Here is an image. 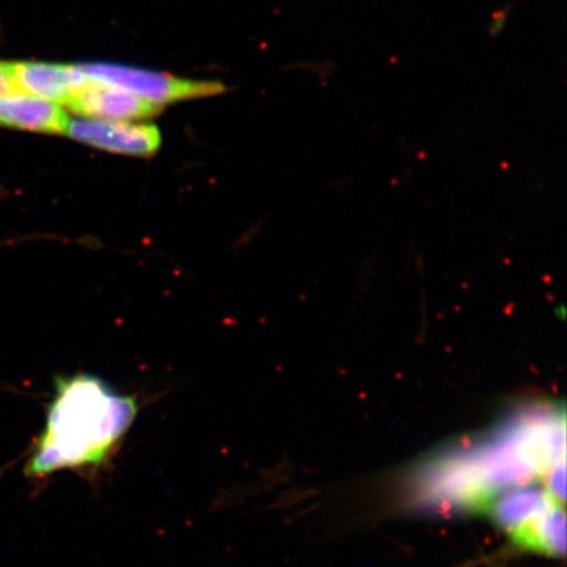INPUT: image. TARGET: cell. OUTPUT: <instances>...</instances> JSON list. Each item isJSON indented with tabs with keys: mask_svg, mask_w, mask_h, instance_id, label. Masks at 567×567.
Listing matches in <instances>:
<instances>
[{
	"mask_svg": "<svg viewBox=\"0 0 567 567\" xmlns=\"http://www.w3.org/2000/svg\"><path fill=\"white\" fill-rule=\"evenodd\" d=\"M11 74L19 92L59 105L86 81L74 65L62 63L11 62Z\"/></svg>",
	"mask_w": 567,
	"mask_h": 567,
	"instance_id": "obj_6",
	"label": "cell"
},
{
	"mask_svg": "<svg viewBox=\"0 0 567 567\" xmlns=\"http://www.w3.org/2000/svg\"><path fill=\"white\" fill-rule=\"evenodd\" d=\"M66 134L84 145L132 157H152L162 144L161 132L152 124L70 120Z\"/></svg>",
	"mask_w": 567,
	"mask_h": 567,
	"instance_id": "obj_4",
	"label": "cell"
},
{
	"mask_svg": "<svg viewBox=\"0 0 567 567\" xmlns=\"http://www.w3.org/2000/svg\"><path fill=\"white\" fill-rule=\"evenodd\" d=\"M70 117L59 104L17 92L0 96V126L47 134H66Z\"/></svg>",
	"mask_w": 567,
	"mask_h": 567,
	"instance_id": "obj_7",
	"label": "cell"
},
{
	"mask_svg": "<svg viewBox=\"0 0 567 567\" xmlns=\"http://www.w3.org/2000/svg\"><path fill=\"white\" fill-rule=\"evenodd\" d=\"M75 68L87 80L125 90L159 106L188 99L218 95L226 91L219 82L183 80L158 71L113 63H82Z\"/></svg>",
	"mask_w": 567,
	"mask_h": 567,
	"instance_id": "obj_3",
	"label": "cell"
},
{
	"mask_svg": "<svg viewBox=\"0 0 567 567\" xmlns=\"http://www.w3.org/2000/svg\"><path fill=\"white\" fill-rule=\"evenodd\" d=\"M19 92L11 74V62H0V96Z\"/></svg>",
	"mask_w": 567,
	"mask_h": 567,
	"instance_id": "obj_8",
	"label": "cell"
},
{
	"mask_svg": "<svg viewBox=\"0 0 567 567\" xmlns=\"http://www.w3.org/2000/svg\"><path fill=\"white\" fill-rule=\"evenodd\" d=\"M65 105L75 115L99 122H134L153 117L162 111V106L131 92L87 78Z\"/></svg>",
	"mask_w": 567,
	"mask_h": 567,
	"instance_id": "obj_5",
	"label": "cell"
},
{
	"mask_svg": "<svg viewBox=\"0 0 567 567\" xmlns=\"http://www.w3.org/2000/svg\"><path fill=\"white\" fill-rule=\"evenodd\" d=\"M516 547L550 557H565L566 514L542 487L519 486L496 493L481 507Z\"/></svg>",
	"mask_w": 567,
	"mask_h": 567,
	"instance_id": "obj_2",
	"label": "cell"
},
{
	"mask_svg": "<svg viewBox=\"0 0 567 567\" xmlns=\"http://www.w3.org/2000/svg\"><path fill=\"white\" fill-rule=\"evenodd\" d=\"M137 413L132 396L118 393L94 375L60 380L25 473L44 478L61 471L104 466L115 455Z\"/></svg>",
	"mask_w": 567,
	"mask_h": 567,
	"instance_id": "obj_1",
	"label": "cell"
},
{
	"mask_svg": "<svg viewBox=\"0 0 567 567\" xmlns=\"http://www.w3.org/2000/svg\"><path fill=\"white\" fill-rule=\"evenodd\" d=\"M508 12L509 9L507 10L505 9V7H503V9L496 10L493 13V19L491 23V33L493 35L498 34L503 30V28H505L507 23Z\"/></svg>",
	"mask_w": 567,
	"mask_h": 567,
	"instance_id": "obj_9",
	"label": "cell"
},
{
	"mask_svg": "<svg viewBox=\"0 0 567 567\" xmlns=\"http://www.w3.org/2000/svg\"><path fill=\"white\" fill-rule=\"evenodd\" d=\"M501 567V566H499Z\"/></svg>",
	"mask_w": 567,
	"mask_h": 567,
	"instance_id": "obj_10",
	"label": "cell"
}]
</instances>
